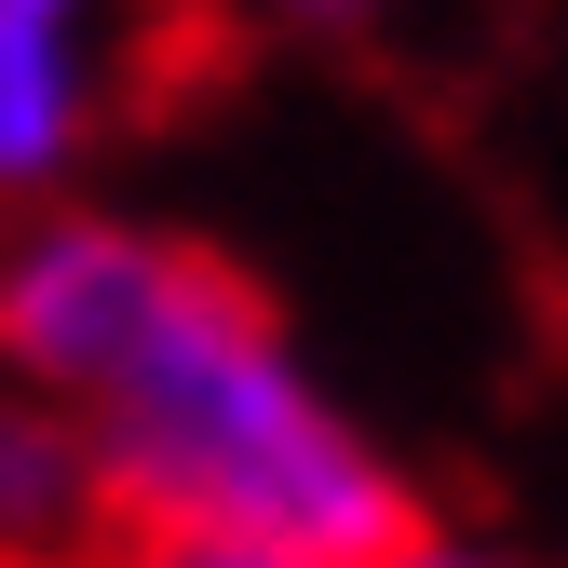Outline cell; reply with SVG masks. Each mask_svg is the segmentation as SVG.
Masks as SVG:
<instances>
[{
	"label": "cell",
	"instance_id": "obj_1",
	"mask_svg": "<svg viewBox=\"0 0 568 568\" xmlns=\"http://www.w3.org/2000/svg\"><path fill=\"white\" fill-rule=\"evenodd\" d=\"M0 379L109 460L122 501L298 568H406L447 515L298 379L284 298L203 231L0 203Z\"/></svg>",
	"mask_w": 568,
	"mask_h": 568
},
{
	"label": "cell",
	"instance_id": "obj_6",
	"mask_svg": "<svg viewBox=\"0 0 568 568\" xmlns=\"http://www.w3.org/2000/svg\"><path fill=\"white\" fill-rule=\"evenodd\" d=\"M284 14H379V0H284Z\"/></svg>",
	"mask_w": 568,
	"mask_h": 568
},
{
	"label": "cell",
	"instance_id": "obj_5",
	"mask_svg": "<svg viewBox=\"0 0 568 568\" xmlns=\"http://www.w3.org/2000/svg\"><path fill=\"white\" fill-rule=\"evenodd\" d=\"M406 568H487V555H460V541H434V555H406Z\"/></svg>",
	"mask_w": 568,
	"mask_h": 568
},
{
	"label": "cell",
	"instance_id": "obj_4",
	"mask_svg": "<svg viewBox=\"0 0 568 568\" xmlns=\"http://www.w3.org/2000/svg\"><path fill=\"white\" fill-rule=\"evenodd\" d=\"M109 568H298V555L231 541V528H190V515H163V501H122V528H109Z\"/></svg>",
	"mask_w": 568,
	"mask_h": 568
},
{
	"label": "cell",
	"instance_id": "obj_3",
	"mask_svg": "<svg viewBox=\"0 0 568 568\" xmlns=\"http://www.w3.org/2000/svg\"><path fill=\"white\" fill-rule=\"evenodd\" d=\"M122 487L41 393L0 379V568H109Z\"/></svg>",
	"mask_w": 568,
	"mask_h": 568
},
{
	"label": "cell",
	"instance_id": "obj_2",
	"mask_svg": "<svg viewBox=\"0 0 568 568\" xmlns=\"http://www.w3.org/2000/svg\"><path fill=\"white\" fill-rule=\"evenodd\" d=\"M244 95V0H0V203Z\"/></svg>",
	"mask_w": 568,
	"mask_h": 568
}]
</instances>
